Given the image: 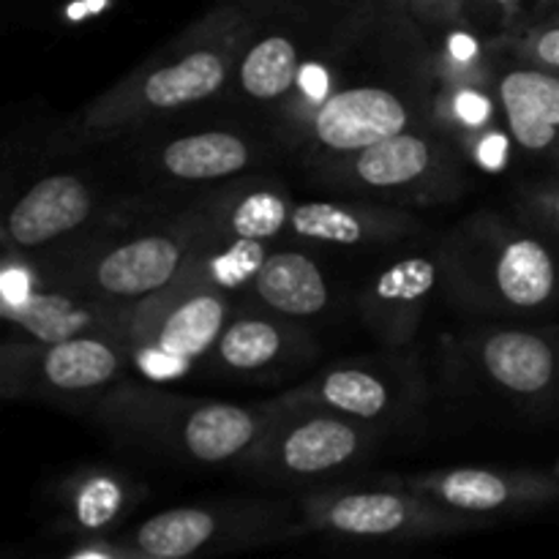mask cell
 <instances>
[{"label": "cell", "instance_id": "cell-1", "mask_svg": "<svg viewBox=\"0 0 559 559\" xmlns=\"http://www.w3.org/2000/svg\"><path fill=\"white\" fill-rule=\"evenodd\" d=\"M278 409L180 399L151 388H120L102 399V418L112 435L151 453L207 467L249 459L276 424Z\"/></svg>", "mask_w": 559, "mask_h": 559}, {"label": "cell", "instance_id": "cell-2", "mask_svg": "<svg viewBox=\"0 0 559 559\" xmlns=\"http://www.w3.org/2000/svg\"><path fill=\"white\" fill-rule=\"evenodd\" d=\"M243 44V16L235 9L216 11L194 33L180 38L169 58H158L109 96L98 98L80 120V131L85 136H109L156 115L207 102L229 80Z\"/></svg>", "mask_w": 559, "mask_h": 559}, {"label": "cell", "instance_id": "cell-3", "mask_svg": "<svg viewBox=\"0 0 559 559\" xmlns=\"http://www.w3.org/2000/svg\"><path fill=\"white\" fill-rule=\"evenodd\" d=\"M442 271L464 298L486 309L530 314L559 295V254L538 229L478 218L442 254Z\"/></svg>", "mask_w": 559, "mask_h": 559}, {"label": "cell", "instance_id": "cell-4", "mask_svg": "<svg viewBox=\"0 0 559 559\" xmlns=\"http://www.w3.org/2000/svg\"><path fill=\"white\" fill-rule=\"evenodd\" d=\"M213 235L207 216L131 235L74 257L58 276H49V282L104 306H140L200 271L205 243Z\"/></svg>", "mask_w": 559, "mask_h": 559}, {"label": "cell", "instance_id": "cell-5", "mask_svg": "<svg viewBox=\"0 0 559 559\" xmlns=\"http://www.w3.org/2000/svg\"><path fill=\"white\" fill-rule=\"evenodd\" d=\"M371 424L287 399L249 464L276 478H325L353 467L371 451Z\"/></svg>", "mask_w": 559, "mask_h": 559}, {"label": "cell", "instance_id": "cell-6", "mask_svg": "<svg viewBox=\"0 0 559 559\" xmlns=\"http://www.w3.org/2000/svg\"><path fill=\"white\" fill-rule=\"evenodd\" d=\"M129 360V344L112 333H82L63 342L22 347L9 344L3 353L5 391L44 399H87L112 385Z\"/></svg>", "mask_w": 559, "mask_h": 559}, {"label": "cell", "instance_id": "cell-7", "mask_svg": "<svg viewBox=\"0 0 559 559\" xmlns=\"http://www.w3.org/2000/svg\"><path fill=\"white\" fill-rule=\"evenodd\" d=\"M197 276L200 271L136 306L129 320L118 322V336L169 364H189L211 353L229 322V300L216 282Z\"/></svg>", "mask_w": 559, "mask_h": 559}, {"label": "cell", "instance_id": "cell-8", "mask_svg": "<svg viewBox=\"0 0 559 559\" xmlns=\"http://www.w3.org/2000/svg\"><path fill=\"white\" fill-rule=\"evenodd\" d=\"M306 519L317 530L355 540L420 538L464 527L456 513L409 489H342L306 502Z\"/></svg>", "mask_w": 559, "mask_h": 559}, {"label": "cell", "instance_id": "cell-9", "mask_svg": "<svg viewBox=\"0 0 559 559\" xmlns=\"http://www.w3.org/2000/svg\"><path fill=\"white\" fill-rule=\"evenodd\" d=\"M402 486L456 516L527 511L559 497V480L555 475L500 473L486 467L442 469L424 478L404 480Z\"/></svg>", "mask_w": 559, "mask_h": 559}, {"label": "cell", "instance_id": "cell-10", "mask_svg": "<svg viewBox=\"0 0 559 559\" xmlns=\"http://www.w3.org/2000/svg\"><path fill=\"white\" fill-rule=\"evenodd\" d=\"M475 364L513 402L540 404L559 391V336L530 328H495L475 338Z\"/></svg>", "mask_w": 559, "mask_h": 559}, {"label": "cell", "instance_id": "cell-11", "mask_svg": "<svg viewBox=\"0 0 559 559\" xmlns=\"http://www.w3.org/2000/svg\"><path fill=\"white\" fill-rule=\"evenodd\" d=\"M331 178L358 191H418L445 178L451 167L445 145L424 131H402L355 153H342Z\"/></svg>", "mask_w": 559, "mask_h": 559}, {"label": "cell", "instance_id": "cell-12", "mask_svg": "<svg viewBox=\"0 0 559 559\" xmlns=\"http://www.w3.org/2000/svg\"><path fill=\"white\" fill-rule=\"evenodd\" d=\"M407 129H413L409 104L382 85H353L331 93L311 120L314 140L336 156L364 151Z\"/></svg>", "mask_w": 559, "mask_h": 559}, {"label": "cell", "instance_id": "cell-13", "mask_svg": "<svg viewBox=\"0 0 559 559\" xmlns=\"http://www.w3.org/2000/svg\"><path fill=\"white\" fill-rule=\"evenodd\" d=\"M96 211L93 189L71 173L44 175L5 216L3 238L9 249L36 251L74 235Z\"/></svg>", "mask_w": 559, "mask_h": 559}, {"label": "cell", "instance_id": "cell-14", "mask_svg": "<svg viewBox=\"0 0 559 559\" xmlns=\"http://www.w3.org/2000/svg\"><path fill=\"white\" fill-rule=\"evenodd\" d=\"M442 276V260L404 257L366 284L358 295L360 317L385 344H407L418 331L420 317Z\"/></svg>", "mask_w": 559, "mask_h": 559}, {"label": "cell", "instance_id": "cell-15", "mask_svg": "<svg viewBox=\"0 0 559 559\" xmlns=\"http://www.w3.org/2000/svg\"><path fill=\"white\" fill-rule=\"evenodd\" d=\"M497 104L508 134L519 151L535 156L559 153V74L524 60L511 66L495 82Z\"/></svg>", "mask_w": 559, "mask_h": 559}, {"label": "cell", "instance_id": "cell-16", "mask_svg": "<svg viewBox=\"0 0 559 559\" xmlns=\"http://www.w3.org/2000/svg\"><path fill=\"white\" fill-rule=\"evenodd\" d=\"M278 314H238L227 322L218 342L213 344L211 360L218 371L238 377L265 374L284 366L306 347L304 333L287 325Z\"/></svg>", "mask_w": 559, "mask_h": 559}, {"label": "cell", "instance_id": "cell-17", "mask_svg": "<svg viewBox=\"0 0 559 559\" xmlns=\"http://www.w3.org/2000/svg\"><path fill=\"white\" fill-rule=\"evenodd\" d=\"M413 229V218L374 205L347 202H300L289 213L295 238L331 246H364L396 240Z\"/></svg>", "mask_w": 559, "mask_h": 559}, {"label": "cell", "instance_id": "cell-18", "mask_svg": "<svg viewBox=\"0 0 559 559\" xmlns=\"http://www.w3.org/2000/svg\"><path fill=\"white\" fill-rule=\"evenodd\" d=\"M251 293L260 306L287 320L317 317L331 304L322 267L304 251L282 249L262 257L251 271Z\"/></svg>", "mask_w": 559, "mask_h": 559}, {"label": "cell", "instance_id": "cell-19", "mask_svg": "<svg viewBox=\"0 0 559 559\" xmlns=\"http://www.w3.org/2000/svg\"><path fill=\"white\" fill-rule=\"evenodd\" d=\"M243 516V513H240ZM238 513H227L224 508H173L142 522L126 538V551L147 559H186L205 551L207 546L222 544L233 533V522Z\"/></svg>", "mask_w": 559, "mask_h": 559}, {"label": "cell", "instance_id": "cell-20", "mask_svg": "<svg viewBox=\"0 0 559 559\" xmlns=\"http://www.w3.org/2000/svg\"><path fill=\"white\" fill-rule=\"evenodd\" d=\"M3 317L20 328L31 342L52 344L82 333H112L118 322L109 320L107 306L71 289L31 293L22 300H3ZM120 338V336H118Z\"/></svg>", "mask_w": 559, "mask_h": 559}, {"label": "cell", "instance_id": "cell-21", "mask_svg": "<svg viewBox=\"0 0 559 559\" xmlns=\"http://www.w3.org/2000/svg\"><path fill=\"white\" fill-rule=\"evenodd\" d=\"M254 162V145L238 131L207 129L173 136L156 153V169L183 183H207L246 173Z\"/></svg>", "mask_w": 559, "mask_h": 559}, {"label": "cell", "instance_id": "cell-22", "mask_svg": "<svg viewBox=\"0 0 559 559\" xmlns=\"http://www.w3.org/2000/svg\"><path fill=\"white\" fill-rule=\"evenodd\" d=\"M289 402L314 404L344 418L374 426L396 409V393L391 382L377 371L360 369V366H336L317 377L306 391L293 393Z\"/></svg>", "mask_w": 559, "mask_h": 559}, {"label": "cell", "instance_id": "cell-23", "mask_svg": "<svg viewBox=\"0 0 559 559\" xmlns=\"http://www.w3.org/2000/svg\"><path fill=\"white\" fill-rule=\"evenodd\" d=\"M300 66L304 58L298 41L284 33H267L243 44V52L235 66V82L251 102H276L293 91L300 76Z\"/></svg>", "mask_w": 559, "mask_h": 559}, {"label": "cell", "instance_id": "cell-24", "mask_svg": "<svg viewBox=\"0 0 559 559\" xmlns=\"http://www.w3.org/2000/svg\"><path fill=\"white\" fill-rule=\"evenodd\" d=\"M216 211L218 213H213L218 216L216 235H229L243 243H262L289 227L293 202L276 189H254L233 197L227 205Z\"/></svg>", "mask_w": 559, "mask_h": 559}, {"label": "cell", "instance_id": "cell-25", "mask_svg": "<svg viewBox=\"0 0 559 559\" xmlns=\"http://www.w3.org/2000/svg\"><path fill=\"white\" fill-rule=\"evenodd\" d=\"M524 216L538 233L546 235L559 254V178L540 180L522 191Z\"/></svg>", "mask_w": 559, "mask_h": 559}, {"label": "cell", "instance_id": "cell-26", "mask_svg": "<svg viewBox=\"0 0 559 559\" xmlns=\"http://www.w3.org/2000/svg\"><path fill=\"white\" fill-rule=\"evenodd\" d=\"M524 60L559 74V11L551 9L522 36Z\"/></svg>", "mask_w": 559, "mask_h": 559}, {"label": "cell", "instance_id": "cell-27", "mask_svg": "<svg viewBox=\"0 0 559 559\" xmlns=\"http://www.w3.org/2000/svg\"><path fill=\"white\" fill-rule=\"evenodd\" d=\"M120 491L115 489L109 480H93L85 489V495L80 497V519L87 527H98L107 519H112V513L118 511Z\"/></svg>", "mask_w": 559, "mask_h": 559}, {"label": "cell", "instance_id": "cell-28", "mask_svg": "<svg viewBox=\"0 0 559 559\" xmlns=\"http://www.w3.org/2000/svg\"><path fill=\"white\" fill-rule=\"evenodd\" d=\"M459 3V0H413V9H420V11H429L431 5H437V14H440L445 5H453ZM500 3H508V0H500Z\"/></svg>", "mask_w": 559, "mask_h": 559}, {"label": "cell", "instance_id": "cell-29", "mask_svg": "<svg viewBox=\"0 0 559 559\" xmlns=\"http://www.w3.org/2000/svg\"><path fill=\"white\" fill-rule=\"evenodd\" d=\"M551 158H555V164H557V173H559V153H555V156H551Z\"/></svg>", "mask_w": 559, "mask_h": 559}, {"label": "cell", "instance_id": "cell-30", "mask_svg": "<svg viewBox=\"0 0 559 559\" xmlns=\"http://www.w3.org/2000/svg\"><path fill=\"white\" fill-rule=\"evenodd\" d=\"M551 475H555V478L559 480V462H557V467H555V473H551Z\"/></svg>", "mask_w": 559, "mask_h": 559}, {"label": "cell", "instance_id": "cell-31", "mask_svg": "<svg viewBox=\"0 0 559 559\" xmlns=\"http://www.w3.org/2000/svg\"><path fill=\"white\" fill-rule=\"evenodd\" d=\"M551 9L559 11V0H551Z\"/></svg>", "mask_w": 559, "mask_h": 559}]
</instances>
